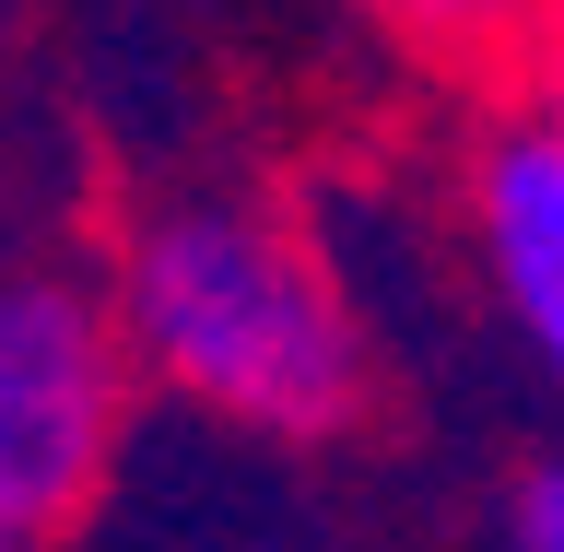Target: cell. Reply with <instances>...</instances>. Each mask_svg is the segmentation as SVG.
I'll return each instance as SVG.
<instances>
[{
    "mask_svg": "<svg viewBox=\"0 0 564 552\" xmlns=\"http://www.w3.org/2000/svg\"><path fill=\"white\" fill-rule=\"evenodd\" d=\"M506 106H529V118H553V130H564V12L541 24V47L518 59V83H506Z\"/></svg>",
    "mask_w": 564,
    "mask_h": 552,
    "instance_id": "8992f818",
    "label": "cell"
},
{
    "mask_svg": "<svg viewBox=\"0 0 564 552\" xmlns=\"http://www.w3.org/2000/svg\"><path fill=\"white\" fill-rule=\"evenodd\" d=\"M494 552H564V447H541L506 483V541Z\"/></svg>",
    "mask_w": 564,
    "mask_h": 552,
    "instance_id": "5b68a950",
    "label": "cell"
},
{
    "mask_svg": "<svg viewBox=\"0 0 564 552\" xmlns=\"http://www.w3.org/2000/svg\"><path fill=\"white\" fill-rule=\"evenodd\" d=\"M458 224L494 317L529 342V365L564 388V130L529 106H482L458 153Z\"/></svg>",
    "mask_w": 564,
    "mask_h": 552,
    "instance_id": "3957f363",
    "label": "cell"
},
{
    "mask_svg": "<svg viewBox=\"0 0 564 552\" xmlns=\"http://www.w3.org/2000/svg\"><path fill=\"white\" fill-rule=\"evenodd\" d=\"M130 12H188V0H130Z\"/></svg>",
    "mask_w": 564,
    "mask_h": 552,
    "instance_id": "52a82bcc",
    "label": "cell"
},
{
    "mask_svg": "<svg viewBox=\"0 0 564 552\" xmlns=\"http://www.w3.org/2000/svg\"><path fill=\"white\" fill-rule=\"evenodd\" d=\"M95 306L130 388H165L271 447H329L377 400V329L329 236L306 224V201L247 176H176L130 201Z\"/></svg>",
    "mask_w": 564,
    "mask_h": 552,
    "instance_id": "6da1fadb",
    "label": "cell"
},
{
    "mask_svg": "<svg viewBox=\"0 0 564 552\" xmlns=\"http://www.w3.org/2000/svg\"><path fill=\"white\" fill-rule=\"evenodd\" d=\"M412 59L458 71V83H518V59L541 47V24H553L564 0H365Z\"/></svg>",
    "mask_w": 564,
    "mask_h": 552,
    "instance_id": "277c9868",
    "label": "cell"
},
{
    "mask_svg": "<svg viewBox=\"0 0 564 552\" xmlns=\"http://www.w3.org/2000/svg\"><path fill=\"white\" fill-rule=\"evenodd\" d=\"M130 423V365L106 342L95 282L0 271V552H59L106 494Z\"/></svg>",
    "mask_w": 564,
    "mask_h": 552,
    "instance_id": "7a4b0ae2",
    "label": "cell"
}]
</instances>
